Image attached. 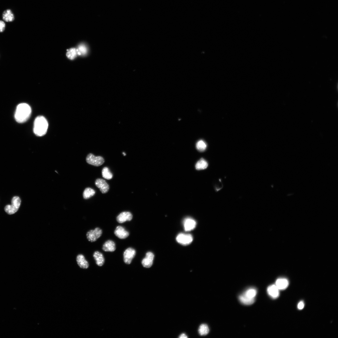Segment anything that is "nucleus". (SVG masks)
<instances>
[{"label": "nucleus", "mask_w": 338, "mask_h": 338, "mask_svg": "<svg viewBox=\"0 0 338 338\" xmlns=\"http://www.w3.org/2000/svg\"><path fill=\"white\" fill-rule=\"evenodd\" d=\"M115 235L120 239H125L129 235V233L122 226L116 227L114 232Z\"/></svg>", "instance_id": "11"}, {"label": "nucleus", "mask_w": 338, "mask_h": 338, "mask_svg": "<svg viewBox=\"0 0 338 338\" xmlns=\"http://www.w3.org/2000/svg\"><path fill=\"white\" fill-rule=\"evenodd\" d=\"M5 24L2 21L0 20V32H3L5 28Z\"/></svg>", "instance_id": "28"}, {"label": "nucleus", "mask_w": 338, "mask_h": 338, "mask_svg": "<svg viewBox=\"0 0 338 338\" xmlns=\"http://www.w3.org/2000/svg\"><path fill=\"white\" fill-rule=\"evenodd\" d=\"M123 154H124V156H125L126 155L125 154L124 152H123Z\"/></svg>", "instance_id": "31"}, {"label": "nucleus", "mask_w": 338, "mask_h": 338, "mask_svg": "<svg viewBox=\"0 0 338 338\" xmlns=\"http://www.w3.org/2000/svg\"><path fill=\"white\" fill-rule=\"evenodd\" d=\"M93 256L98 266H101L103 265L105 262V259L101 253L98 251H95L93 253Z\"/></svg>", "instance_id": "17"}, {"label": "nucleus", "mask_w": 338, "mask_h": 338, "mask_svg": "<svg viewBox=\"0 0 338 338\" xmlns=\"http://www.w3.org/2000/svg\"><path fill=\"white\" fill-rule=\"evenodd\" d=\"M136 254V250L132 248L126 249L123 254L124 261L127 264H130Z\"/></svg>", "instance_id": "7"}, {"label": "nucleus", "mask_w": 338, "mask_h": 338, "mask_svg": "<svg viewBox=\"0 0 338 338\" xmlns=\"http://www.w3.org/2000/svg\"><path fill=\"white\" fill-rule=\"evenodd\" d=\"M207 145L205 142L202 140L198 141L196 144L197 149L200 151H204L207 148Z\"/></svg>", "instance_id": "27"}, {"label": "nucleus", "mask_w": 338, "mask_h": 338, "mask_svg": "<svg viewBox=\"0 0 338 338\" xmlns=\"http://www.w3.org/2000/svg\"><path fill=\"white\" fill-rule=\"evenodd\" d=\"M154 257V254L152 252H147L146 253L145 257L141 261L143 266L146 268L151 267L153 264Z\"/></svg>", "instance_id": "8"}, {"label": "nucleus", "mask_w": 338, "mask_h": 338, "mask_svg": "<svg viewBox=\"0 0 338 338\" xmlns=\"http://www.w3.org/2000/svg\"><path fill=\"white\" fill-rule=\"evenodd\" d=\"M257 294V291L255 289L250 288L247 289L243 294L249 298H254Z\"/></svg>", "instance_id": "26"}, {"label": "nucleus", "mask_w": 338, "mask_h": 338, "mask_svg": "<svg viewBox=\"0 0 338 338\" xmlns=\"http://www.w3.org/2000/svg\"><path fill=\"white\" fill-rule=\"evenodd\" d=\"M67 50L66 56L68 59L71 60L74 59L78 55L76 48H71Z\"/></svg>", "instance_id": "23"}, {"label": "nucleus", "mask_w": 338, "mask_h": 338, "mask_svg": "<svg viewBox=\"0 0 338 338\" xmlns=\"http://www.w3.org/2000/svg\"><path fill=\"white\" fill-rule=\"evenodd\" d=\"M239 299L242 303L245 305H251L255 301V298H249L246 297L243 294L239 296Z\"/></svg>", "instance_id": "20"}, {"label": "nucleus", "mask_w": 338, "mask_h": 338, "mask_svg": "<svg viewBox=\"0 0 338 338\" xmlns=\"http://www.w3.org/2000/svg\"><path fill=\"white\" fill-rule=\"evenodd\" d=\"M48 126V123L46 118L42 116H38L34 122L33 132L38 136H42L46 133Z\"/></svg>", "instance_id": "2"}, {"label": "nucleus", "mask_w": 338, "mask_h": 338, "mask_svg": "<svg viewBox=\"0 0 338 338\" xmlns=\"http://www.w3.org/2000/svg\"><path fill=\"white\" fill-rule=\"evenodd\" d=\"M76 261L79 266L81 268L87 269L89 266V264L86 260L84 255L80 254L76 257Z\"/></svg>", "instance_id": "13"}, {"label": "nucleus", "mask_w": 338, "mask_h": 338, "mask_svg": "<svg viewBox=\"0 0 338 338\" xmlns=\"http://www.w3.org/2000/svg\"><path fill=\"white\" fill-rule=\"evenodd\" d=\"M304 306V303L303 301H300L297 305L298 308L300 310L302 309Z\"/></svg>", "instance_id": "29"}, {"label": "nucleus", "mask_w": 338, "mask_h": 338, "mask_svg": "<svg viewBox=\"0 0 338 338\" xmlns=\"http://www.w3.org/2000/svg\"><path fill=\"white\" fill-rule=\"evenodd\" d=\"M196 222L191 218H187L184 221V226L186 231H190L193 230L196 227Z\"/></svg>", "instance_id": "12"}, {"label": "nucleus", "mask_w": 338, "mask_h": 338, "mask_svg": "<svg viewBox=\"0 0 338 338\" xmlns=\"http://www.w3.org/2000/svg\"><path fill=\"white\" fill-rule=\"evenodd\" d=\"M267 291L268 294L273 298H277L279 296V289L275 284H272L269 286Z\"/></svg>", "instance_id": "14"}, {"label": "nucleus", "mask_w": 338, "mask_h": 338, "mask_svg": "<svg viewBox=\"0 0 338 338\" xmlns=\"http://www.w3.org/2000/svg\"><path fill=\"white\" fill-rule=\"evenodd\" d=\"M21 202V199L18 197H13L11 200V204L7 205L5 207V211L8 214H12L15 213L18 210Z\"/></svg>", "instance_id": "3"}, {"label": "nucleus", "mask_w": 338, "mask_h": 338, "mask_svg": "<svg viewBox=\"0 0 338 338\" xmlns=\"http://www.w3.org/2000/svg\"><path fill=\"white\" fill-rule=\"evenodd\" d=\"M3 19L8 22H12L14 19V15L10 9H7L4 11L3 13Z\"/></svg>", "instance_id": "18"}, {"label": "nucleus", "mask_w": 338, "mask_h": 338, "mask_svg": "<svg viewBox=\"0 0 338 338\" xmlns=\"http://www.w3.org/2000/svg\"><path fill=\"white\" fill-rule=\"evenodd\" d=\"M31 113V109L28 105L21 103L17 107L14 115L15 119L18 123H24L29 118Z\"/></svg>", "instance_id": "1"}, {"label": "nucleus", "mask_w": 338, "mask_h": 338, "mask_svg": "<svg viewBox=\"0 0 338 338\" xmlns=\"http://www.w3.org/2000/svg\"><path fill=\"white\" fill-rule=\"evenodd\" d=\"M180 338H187V335L184 333H182L179 336Z\"/></svg>", "instance_id": "30"}, {"label": "nucleus", "mask_w": 338, "mask_h": 338, "mask_svg": "<svg viewBox=\"0 0 338 338\" xmlns=\"http://www.w3.org/2000/svg\"><path fill=\"white\" fill-rule=\"evenodd\" d=\"M77 55L83 56L87 54L88 53V48L84 44H81L79 45L76 49Z\"/></svg>", "instance_id": "19"}, {"label": "nucleus", "mask_w": 338, "mask_h": 338, "mask_svg": "<svg viewBox=\"0 0 338 338\" xmlns=\"http://www.w3.org/2000/svg\"><path fill=\"white\" fill-rule=\"evenodd\" d=\"M198 331L201 335H205L207 334L209 332L208 326L206 324L201 325L198 329Z\"/></svg>", "instance_id": "24"}, {"label": "nucleus", "mask_w": 338, "mask_h": 338, "mask_svg": "<svg viewBox=\"0 0 338 338\" xmlns=\"http://www.w3.org/2000/svg\"><path fill=\"white\" fill-rule=\"evenodd\" d=\"M132 215L130 212H124L120 213L117 217V221L120 223L126 221H130L132 218Z\"/></svg>", "instance_id": "10"}, {"label": "nucleus", "mask_w": 338, "mask_h": 338, "mask_svg": "<svg viewBox=\"0 0 338 338\" xmlns=\"http://www.w3.org/2000/svg\"><path fill=\"white\" fill-rule=\"evenodd\" d=\"M95 184L102 193H106L108 191L109 186L104 180L98 178L96 180Z\"/></svg>", "instance_id": "9"}, {"label": "nucleus", "mask_w": 338, "mask_h": 338, "mask_svg": "<svg viewBox=\"0 0 338 338\" xmlns=\"http://www.w3.org/2000/svg\"><path fill=\"white\" fill-rule=\"evenodd\" d=\"M102 231L99 228H96L94 230L88 231L86 234L88 240L92 242L96 241L102 235Z\"/></svg>", "instance_id": "5"}, {"label": "nucleus", "mask_w": 338, "mask_h": 338, "mask_svg": "<svg viewBox=\"0 0 338 338\" xmlns=\"http://www.w3.org/2000/svg\"><path fill=\"white\" fill-rule=\"evenodd\" d=\"M102 174V177L106 179L110 180L112 178L113 175L107 167H105L103 168Z\"/></svg>", "instance_id": "25"}, {"label": "nucleus", "mask_w": 338, "mask_h": 338, "mask_svg": "<svg viewBox=\"0 0 338 338\" xmlns=\"http://www.w3.org/2000/svg\"><path fill=\"white\" fill-rule=\"evenodd\" d=\"M86 160L88 163L96 166L102 165L104 162V160L103 157L95 156L92 153L88 155Z\"/></svg>", "instance_id": "4"}, {"label": "nucleus", "mask_w": 338, "mask_h": 338, "mask_svg": "<svg viewBox=\"0 0 338 338\" xmlns=\"http://www.w3.org/2000/svg\"><path fill=\"white\" fill-rule=\"evenodd\" d=\"M116 249L115 243L111 240L106 241L103 244L102 249L106 252H113Z\"/></svg>", "instance_id": "16"}, {"label": "nucleus", "mask_w": 338, "mask_h": 338, "mask_svg": "<svg viewBox=\"0 0 338 338\" xmlns=\"http://www.w3.org/2000/svg\"><path fill=\"white\" fill-rule=\"evenodd\" d=\"M207 166V162L203 158H201L199 160L195 165L196 168L198 170L205 169Z\"/></svg>", "instance_id": "21"}, {"label": "nucleus", "mask_w": 338, "mask_h": 338, "mask_svg": "<svg viewBox=\"0 0 338 338\" xmlns=\"http://www.w3.org/2000/svg\"><path fill=\"white\" fill-rule=\"evenodd\" d=\"M176 240L180 244L187 245L191 243L193 240V237L189 234L180 233L177 237Z\"/></svg>", "instance_id": "6"}, {"label": "nucleus", "mask_w": 338, "mask_h": 338, "mask_svg": "<svg viewBox=\"0 0 338 338\" xmlns=\"http://www.w3.org/2000/svg\"><path fill=\"white\" fill-rule=\"evenodd\" d=\"M95 193V192L93 189L87 187L86 188L83 193V197L84 199H88L93 196Z\"/></svg>", "instance_id": "22"}, {"label": "nucleus", "mask_w": 338, "mask_h": 338, "mask_svg": "<svg viewBox=\"0 0 338 338\" xmlns=\"http://www.w3.org/2000/svg\"><path fill=\"white\" fill-rule=\"evenodd\" d=\"M289 282L286 278H280L277 279L275 282V285L279 290H284L288 286Z\"/></svg>", "instance_id": "15"}]
</instances>
